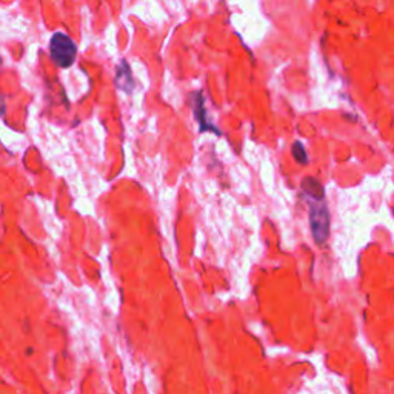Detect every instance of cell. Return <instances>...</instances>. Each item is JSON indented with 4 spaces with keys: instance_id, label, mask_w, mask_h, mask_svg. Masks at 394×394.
I'll return each mask as SVG.
<instances>
[{
    "instance_id": "6",
    "label": "cell",
    "mask_w": 394,
    "mask_h": 394,
    "mask_svg": "<svg viewBox=\"0 0 394 394\" xmlns=\"http://www.w3.org/2000/svg\"><path fill=\"white\" fill-rule=\"evenodd\" d=\"M292 153H293V157L297 164H300V165L308 164V154H307V149L302 145V142H294L293 148H292Z\"/></svg>"
},
{
    "instance_id": "4",
    "label": "cell",
    "mask_w": 394,
    "mask_h": 394,
    "mask_svg": "<svg viewBox=\"0 0 394 394\" xmlns=\"http://www.w3.org/2000/svg\"><path fill=\"white\" fill-rule=\"evenodd\" d=\"M115 82H116V87L120 91L127 92V95H133V91L136 88V82H134V78H133V73H131L129 65L125 59L120 60V63L117 65Z\"/></svg>"
},
{
    "instance_id": "3",
    "label": "cell",
    "mask_w": 394,
    "mask_h": 394,
    "mask_svg": "<svg viewBox=\"0 0 394 394\" xmlns=\"http://www.w3.org/2000/svg\"><path fill=\"white\" fill-rule=\"evenodd\" d=\"M190 103H191V108H193V112H194V117H196L197 122H199L201 133H214V134L220 136V129L215 125H213L211 122L208 120V117H206L205 99H203V95L201 91L191 92Z\"/></svg>"
},
{
    "instance_id": "5",
    "label": "cell",
    "mask_w": 394,
    "mask_h": 394,
    "mask_svg": "<svg viewBox=\"0 0 394 394\" xmlns=\"http://www.w3.org/2000/svg\"><path fill=\"white\" fill-rule=\"evenodd\" d=\"M302 190H304V194L309 197V199H314V201L325 199L324 186L317 179H314V177H305L302 181Z\"/></svg>"
},
{
    "instance_id": "7",
    "label": "cell",
    "mask_w": 394,
    "mask_h": 394,
    "mask_svg": "<svg viewBox=\"0 0 394 394\" xmlns=\"http://www.w3.org/2000/svg\"><path fill=\"white\" fill-rule=\"evenodd\" d=\"M0 67H2V58H0ZM5 110H6V107H5V100H4L2 95H0V116H4V115H5Z\"/></svg>"
},
{
    "instance_id": "2",
    "label": "cell",
    "mask_w": 394,
    "mask_h": 394,
    "mask_svg": "<svg viewBox=\"0 0 394 394\" xmlns=\"http://www.w3.org/2000/svg\"><path fill=\"white\" fill-rule=\"evenodd\" d=\"M309 227L316 243L324 245L330 234V214L324 201L309 199Z\"/></svg>"
},
{
    "instance_id": "1",
    "label": "cell",
    "mask_w": 394,
    "mask_h": 394,
    "mask_svg": "<svg viewBox=\"0 0 394 394\" xmlns=\"http://www.w3.org/2000/svg\"><path fill=\"white\" fill-rule=\"evenodd\" d=\"M50 55L60 68H70L78 59V46L68 34L54 33L50 41Z\"/></svg>"
}]
</instances>
